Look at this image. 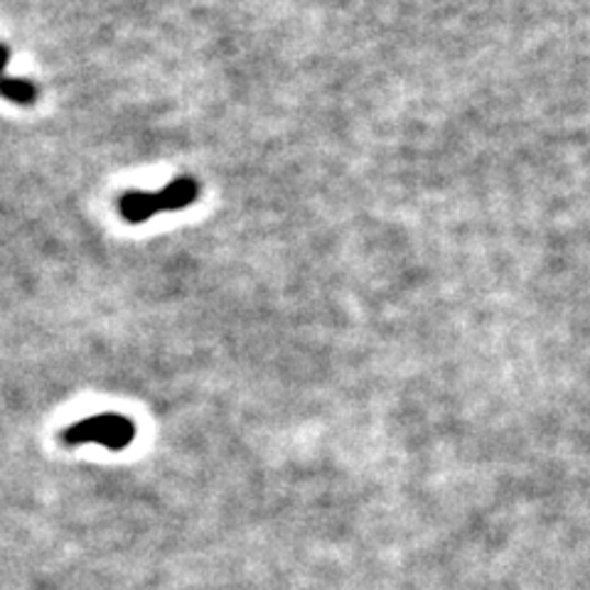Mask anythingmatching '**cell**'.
Listing matches in <instances>:
<instances>
[{
	"label": "cell",
	"mask_w": 590,
	"mask_h": 590,
	"mask_svg": "<svg viewBox=\"0 0 590 590\" xmlns=\"http://www.w3.org/2000/svg\"><path fill=\"white\" fill-rule=\"evenodd\" d=\"M131 435H134V431H131V426L124 419L106 416V419H94L77 426V429L67 433V441H101L111 447H124L131 441Z\"/></svg>",
	"instance_id": "obj_1"
}]
</instances>
